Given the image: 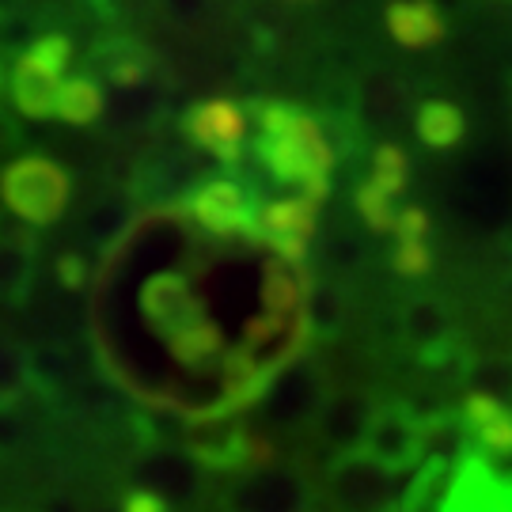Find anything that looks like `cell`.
Listing matches in <instances>:
<instances>
[{
  "instance_id": "obj_1",
  "label": "cell",
  "mask_w": 512,
  "mask_h": 512,
  "mask_svg": "<svg viewBox=\"0 0 512 512\" xmlns=\"http://www.w3.org/2000/svg\"><path fill=\"white\" fill-rule=\"evenodd\" d=\"M247 114L255 122V164L266 179L285 194L323 202L338 164L323 118L293 103H251Z\"/></svg>"
},
{
  "instance_id": "obj_2",
  "label": "cell",
  "mask_w": 512,
  "mask_h": 512,
  "mask_svg": "<svg viewBox=\"0 0 512 512\" xmlns=\"http://www.w3.org/2000/svg\"><path fill=\"white\" fill-rule=\"evenodd\" d=\"M4 205L35 228L57 224L73 202V175L50 156H23L0 175Z\"/></svg>"
},
{
  "instance_id": "obj_3",
  "label": "cell",
  "mask_w": 512,
  "mask_h": 512,
  "mask_svg": "<svg viewBox=\"0 0 512 512\" xmlns=\"http://www.w3.org/2000/svg\"><path fill=\"white\" fill-rule=\"evenodd\" d=\"M183 209L213 236L255 239L262 198L255 194L251 183L232 179V175H217V179H205V183L190 186L183 194Z\"/></svg>"
},
{
  "instance_id": "obj_4",
  "label": "cell",
  "mask_w": 512,
  "mask_h": 512,
  "mask_svg": "<svg viewBox=\"0 0 512 512\" xmlns=\"http://www.w3.org/2000/svg\"><path fill=\"white\" fill-rule=\"evenodd\" d=\"M183 137L190 145L213 156L224 167L243 164V148H247V129H251V114L232 99H202L183 114Z\"/></svg>"
},
{
  "instance_id": "obj_5",
  "label": "cell",
  "mask_w": 512,
  "mask_h": 512,
  "mask_svg": "<svg viewBox=\"0 0 512 512\" xmlns=\"http://www.w3.org/2000/svg\"><path fill=\"white\" fill-rule=\"evenodd\" d=\"M141 315L152 323L156 334H164L167 342H175L194 327L209 323L202 300L190 289V281L183 274H171V270L152 274L141 285Z\"/></svg>"
},
{
  "instance_id": "obj_6",
  "label": "cell",
  "mask_w": 512,
  "mask_h": 512,
  "mask_svg": "<svg viewBox=\"0 0 512 512\" xmlns=\"http://www.w3.org/2000/svg\"><path fill=\"white\" fill-rule=\"evenodd\" d=\"M315 228H319V202L300 198V194H281V198L262 202L255 239L274 247L285 262H300L308 255Z\"/></svg>"
},
{
  "instance_id": "obj_7",
  "label": "cell",
  "mask_w": 512,
  "mask_h": 512,
  "mask_svg": "<svg viewBox=\"0 0 512 512\" xmlns=\"http://www.w3.org/2000/svg\"><path fill=\"white\" fill-rule=\"evenodd\" d=\"M92 65L118 88H137L160 69V57L152 46L129 35H107L92 46Z\"/></svg>"
},
{
  "instance_id": "obj_8",
  "label": "cell",
  "mask_w": 512,
  "mask_h": 512,
  "mask_svg": "<svg viewBox=\"0 0 512 512\" xmlns=\"http://www.w3.org/2000/svg\"><path fill=\"white\" fill-rule=\"evenodd\" d=\"M38 270V236L35 232H8L0 224V304H27Z\"/></svg>"
},
{
  "instance_id": "obj_9",
  "label": "cell",
  "mask_w": 512,
  "mask_h": 512,
  "mask_svg": "<svg viewBox=\"0 0 512 512\" xmlns=\"http://www.w3.org/2000/svg\"><path fill=\"white\" fill-rule=\"evenodd\" d=\"M387 35L395 38L403 50H429L437 46L448 23L433 0H395L387 4Z\"/></svg>"
},
{
  "instance_id": "obj_10",
  "label": "cell",
  "mask_w": 512,
  "mask_h": 512,
  "mask_svg": "<svg viewBox=\"0 0 512 512\" xmlns=\"http://www.w3.org/2000/svg\"><path fill=\"white\" fill-rule=\"evenodd\" d=\"M391 266L403 277H425L433 270V228L418 205H406L395 232H391Z\"/></svg>"
},
{
  "instance_id": "obj_11",
  "label": "cell",
  "mask_w": 512,
  "mask_h": 512,
  "mask_svg": "<svg viewBox=\"0 0 512 512\" xmlns=\"http://www.w3.org/2000/svg\"><path fill=\"white\" fill-rule=\"evenodd\" d=\"M418 421L410 418L406 410H380L372 425H368V456L387 463V467H406L410 459L418 456Z\"/></svg>"
},
{
  "instance_id": "obj_12",
  "label": "cell",
  "mask_w": 512,
  "mask_h": 512,
  "mask_svg": "<svg viewBox=\"0 0 512 512\" xmlns=\"http://www.w3.org/2000/svg\"><path fill=\"white\" fill-rule=\"evenodd\" d=\"M190 452L209 463V467H232L243 459L247 452V437H243V429H239L232 418H220V414H202L198 425L190 429Z\"/></svg>"
},
{
  "instance_id": "obj_13",
  "label": "cell",
  "mask_w": 512,
  "mask_h": 512,
  "mask_svg": "<svg viewBox=\"0 0 512 512\" xmlns=\"http://www.w3.org/2000/svg\"><path fill=\"white\" fill-rule=\"evenodd\" d=\"M57 99H61V76L46 73L42 65L19 57L12 69V103L27 118H57Z\"/></svg>"
},
{
  "instance_id": "obj_14",
  "label": "cell",
  "mask_w": 512,
  "mask_h": 512,
  "mask_svg": "<svg viewBox=\"0 0 512 512\" xmlns=\"http://www.w3.org/2000/svg\"><path fill=\"white\" fill-rule=\"evenodd\" d=\"M103 88L92 73H76L61 84V99H57V118L65 126H95L103 118Z\"/></svg>"
},
{
  "instance_id": "obj_15",
  "label": "cell",
  "mask_w": 512,
  "mask_h": 512,
  "mask_svg": "<svg viewBox=\"0 0 512 512\" xmlns=\"http://www.w3.org/2000/svg\"><path fill=\"white\" fill-rule=\"evenodd\" d=\"M414 133H418L429 148H452L463 141L467 118H463V110H459L456 103H448V99H425L418 107V114H414Z\"/></svg>"
},
{
  "instance_id": "obj_16",
  "label": "cell",
  "mask_w": 512,
  "mask_h": 512,
  "mask_svg": "<svg viewBox=\"0 0 512 512\" xmlns=\"http://www.w3.org/2000/svg\"><path fill=\"white\" fill-rule=\"evenodd\" d=\"M467 429L490 452H512V414L497 399L475 395L467 403Z\"/></svg>"
},
{
  "instance_id": "obj_17",
  "label": "cell",
  "mask_w": 512,
  "mask_h": 512,
  "mask_svg": "<svg viewBox=\"0 0 512 512\" xmlns=\"http://www.w3.org/2000/svg\"><path fill=\"white\" fill-rule=\"evenodd\" d=\"M171 357L179 361L183 368H190V372H209V368L224 365V338H220V330L213 327V323H202V327H194L190 334H183V338H175L171 342Z\"/></svg>"
},
{
  "instance_id": "obj_18",
  "label": "cell",
  "mask_w": 512,
  "mask_h": 512,
  "mask_svg": "<svg viewBox=\"0 0 512 512\" xmlns=\"http://www.w3.org/2000/svg\"><path fill=\"white\" fill-rule=\"evenodd\" d=\"M27 391H31V361H27V349L0 334V414H12Z\"/></svg>"
},
{
  "instance_id": "obj_19",
  "label": "cell",
  "mask_w": 512,
  "mask_h": 512,
  "mask_svg": "<svg viewBox=\"0 0 512 512\" xmlns=\"http://www.w3.org/2000/svg\"><path fill=\"white\" fill-rule=\"evenodd\" d=\"M403 323H406V338L418 349H437L448 342V311L440 308V304H433V300L410 304Z\"/></svg>"
},
{
  "instance_id": "obj_20",
  "label": "cell",
  "mask_w": 512,
  "mask_h": 512,
  "mask_svg": "<svg viewBox=\"0 0 512 512\" xmlns=\"http://www.w3.org/2000/svg\"><path fill=\"white\" fill-rule=\"evenodd\" d=\"M129 220H133L129 202L110 198V202H99L92 213H88V220H84V236L92 239L99 251H107V247H114V239L129 232Z\"/></svg>"
},
{
  "instance_id": "obj_21",
  "label": "cell",
  "mask_w": 512,
  "mask_h": 512,
  "mask_svg": "<svg viewBox=\"0 0 512 512\" xmlns=\"http://www.w3.org/2000/svg\"><path fill=\"white\" fill-rule=\"evenodd\" d=\"M23 57L42 65L46 73L65 76L69 61H73V42H69V35H38L35 42L23 50Z\"/></svg>"
},
{
  "instance_id": "obj_22",
  "label": "cell",
  "mask_w": 512,
  "mask_h": 512,
  "mask_svg": "<svg viewBox=\"0 0 512 512\" xmlns=\"http://www.w3.org/2000/svg\"><path fill=\"white\" fill-rule=\"evenodd\" d=\"M88 281V262L80 255H61L57 258V285L69 289V293H80Z\"/></svg>"
},
{
  "instance_id": "obj_23",
  "label": "cell",
  "mask_w": 512,
  "mask_h": 512,
  "mask_svg": "<svg viewBox=\"0 0 512 512\" xmlns=\"http://www.w3.org/2000/svg\"><path fill=\"white\" fill-rule=\"evenodd\" d=\"M19 141H23L19 122L12 118V114H4V110H0V152H4V148H16Z\"/></svg>"
},
{
  "instance_id": "obj_24",
  "label": "cell",
  "mask_w": 512,
  "mask_h": 512,
  "mask_svg": "<svg viewBox=\"0 0 512 512\" xmlns=\"http://www.w3.org/2000/svg\"><path fill=\"white\" fill-rule=\"evenodd\" d=\"M167 12L175 19H198L205 12V0H167Z\"/></svg>"
},
{
  "instance_id": "obj_25",
  "label": "cell",
  "mask_w": 512,
  "mask_h": 512,
  "mask_svg": "<svg viewBox=\"0 0 512 512\" xmlns=\"http://www.w3.org/2000/svg\"><path fill=\"white\" fill-rule=\"evenodd\" d=\"M88 8H92V16L99 19V23H114L118 19V4L114 0H84Z\"/></svg>"
},
{
  "instance_id": "obj_26",
  "label": "cell",
  "mask_w": 512,
  "mask_h": 512,
  "mask_svg": "<svg viewBox=\"0 0 512 512\" xmlns=\"http://www.w3.org/2000/svg\"><path fill=\"white\" fill-rule=\"evenodd\" d=\"M19 4H23V0H0V27H4V23H12V19H16Z\"/></svg>"
}]
</instances>
